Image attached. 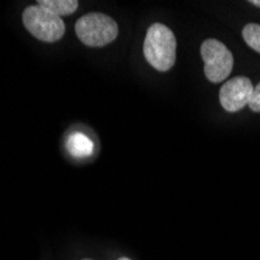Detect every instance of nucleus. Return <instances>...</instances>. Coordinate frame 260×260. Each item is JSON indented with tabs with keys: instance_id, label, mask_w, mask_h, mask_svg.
<instances>
[{
	"instance_id": "12",
	"label": "nucleus",
	"mask_w": 260,
	"mask_h": 260,
	"mask_svg": "<svg viewBox=\"0 0 260 260\" xmlns=\"http://www.w3.org/2000/svg\"><path fill=\"white\" fill-rule=\"evenodd\" d=\"M84 260H90V258H84Z\"/></svg>"
},
{
	"instance_id": "1",
	"label": "nucleus",
	"mask_w": 260,
	"mask_h": 260,
	"mask_svg": "<svg viewBox=\"0 0 260 260\" xmlns=\"http://www.w3.org/2000/svg\"><path fill=\"white\" fill-rule=\"evenodd\" d=\"M144 55L151 67L159 72H167L176 61V38L164 23H153L147 30Z\"/></svg>"
},
{
	"instance_id": "2",
	"label": "nucleus",
	"mask_w": 260,
	"mask_h": 260,
	"mask_svg": "<svg viewBox=\"0 0 260 260\" xmlns=\"http://www.w3.org/2000/svg\"><path fill=\"white\" fill-rule=\"evenodd\" d=\"M78 39L87 47H105L119 35L117 22L102 13H90L80 17L75 23Z\"/></svg>"
},
{
	"instance_id": "9",
	"label": "nucleus",
	"mask_w": 260,
	"mask_h": 260,
	"mask_svg": "<svg viewBox=\"0 0 260 260\" xmlns=\"http://www.w3.org/2000/svg\"><path fill=\"white\" fill-rule=\"evenodd\" d=\"M254 112H260V83L254 87L252 90V95H251V100H249V105H248Z\"/></svg>"
},
{
	"instance_id": "11",
	"label": "nucleus",
	"mask_w": 260,
	"mask_h": 260,
	"mask_svg": "<svg viewBox=\"0 0 260 260\" xmlns=\"http://www.w3.org/2000/svg\"><path fill=\"white\" fill-rule=\"evenodd\" d=\"M119 260H131V258H128V257H120Z\"/></svg>"
},
{
	"instance_id": "4",
	"label": "nucleus",
	"mask_w": 260,
	"mask_h": 260,
	"mask_svg": "<svg viewBox=\"0 0 260 260\" xmlns=\"http://www.w3.org/2000/svg\"><path fill=\"white\" fill-rule=\"evenodd\" d=\"M204 61V74L209 81L221 83L226 80L234 67V56L228 47L217 39H206L201 45Z\"/></svg>"
},
{
	"instance_id": "5",
	"label": "nucleus",
	"mask_w": 260,
	"mask_h": 260,
	"mask_svg": "<svg viewBox=\"0 0 260 260\" xmlns=\"http://www.w3.org/2000/svg\"><path fill=\"white\" fill-rule=\"evenodd\" d=\"M254 86L246 77H235L228 80L220 89V103L229 112H237L249 105Z\"/></svg>"
},
{
	"instance_id": "6",
	"label": "nucleus",
	"mask_w": 260,
	"mask_h": 260,
	"mask_svg": "<svg viewBox=\"0 0 260 260\" xmlns=\"http://www.w3.org/2000/svg\"><path fill=\"white\" fill-rule=\"evenodd\" d=\"M67 150L72 156H77V157H86V156H90L92 151H93V144L92 140L83 134V133H74L70 134L69 139H67Z\"/></svg>"
},
{
	"instance_id": "7",
	"label": "nucleus",
	"mask_w": 260,
	"mask_h": 260,
	"mask_svg": "<svg viewBox=\"0 0 260 260\" xmlns=\"http://www.w3.org/2000/svg\"><path fill=\"white\" fill-rule=\"evenodd\" d=\"M36 5L42 7L44 10H47L49 13H52L61 19H62V16L74 14L78 10L77 0H39Z\"/></svg>"
},
{
	"instance_id": "3",
	"label": "nucleus",
	"mask_w": 260,
	"mask_h": 260,
	"mask_svg": "<svg viewBox=\"0 0 260 260\" xmlns=\"http://www.w3.org/2000/svg\"><path fill=\"white\" fill-rule=\"evenodd\" d=\"M22 22L30 35L42 42H56L66 33L62 19L49 13L39 5H31L25 8L22 14Z\"/></svg>"
},
{
	"instance_id": "10",
	"label": "nucleus",
	"mask_w": 260,
	"mask_h": 260,
	"mask_svg": "<svg viewBox=\"0 0 260 260\" xmlns=\"http://www.w3.org/2000/svg\"><path fill=\"white\" fill-rule=\"evenodd\" d=\"M251 5H255V7H260V0H251Z\"/></svg>"
},
{
	"instance_id": "8",
	"label": "nucleus",
	"mask_w": 260,
	"mask_h": 260,
	"mask_svg": "<svg viewBox=\"0 0 260 260\" xmlns=\"http://www.w3.org/2000/svg\"><path fill=\"white\" fill-rule=\"evenodd\" d=\"M243 39L252 50L260 53V25L258 23H248L243 28Z\"/></svg>"
}]
</instances>
